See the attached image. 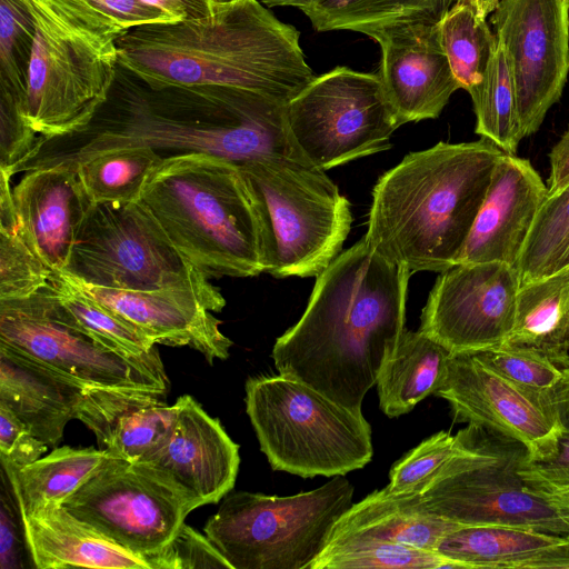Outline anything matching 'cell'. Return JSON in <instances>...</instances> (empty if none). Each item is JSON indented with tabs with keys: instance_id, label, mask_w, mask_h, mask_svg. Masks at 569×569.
<instances>
[{
	"instance_id": "cb8c5ba5",
	"label": "cell",
	"mask_w": 569,
	"mask_h": 569,
	"mask_svg": "<svg viewBox=\"0 0 569 569\" xmlns=\"http://www.w3.org/2000/svg\"><path fill=\"white\" fill-rule=\"evenodd\" d=\"M26 549L38 569H150L146 559L116 543L61 505L21 518Z\"/></svg>"
},
{
	"instance_id": "f5cc1de1",
	"label": "cell",
	"mask_w": 569,
	"mask_h": 569,
	"mask_svg": "<svg viewBox=\"0 0 569 569\" xmlns=\"http://www.w3.org/2000/svg\"><path fill=\"white\" fill-rule=\"evenodd\" d=\"M536 492L540 493L556 512L569 523V488L551 492Z\"/></svg>"
},
{
	"instance_id": "603a6c76",
	"label": "cell",
	"mask_w": 569,
	"mask_h": 569,
	"mask_svg": "<svg viewBox=\"0 0 569 569\" xmlns=\"http://www.w3.org/2000/svg\"><path fill=\"white\" fill-rule=\"evenodd\" d=\"M84 389L24 353L0 343V403L48 447L78 418Z\"/></svg>"
},
{
	"instance_id": "74e56055",
	"label": "cell",
	"mask_w": 569,
	"mask_h": 569,
	"mask_svg": "<svg viewBox=\"0 0 569 569\" xmlns=\"http://www.w3.org/2000/svg\"><path fill=\"white\" fill-rule=\"evenodd\" d=\"M405 569V568H460L437 553L411 545L362 540L350 541L325 549L310 569Z\"/></svg>"
},
{
	"instance_id": "91938a15",
	"label": "cell",
	"mask_w": 569,
	"mask_h": 569,
	"mask_svg": "<svg viewBox=\"0 0 569 569\" xmlns=\"http://www.w3.org/2000/svg\"><path fill=\"white\" fill-rule=\"evenodd\" d=\"M563 1H565V2L567 3V6L569 7V0H563Z\"/></svg>"
},
{
	"instance_id": "5bb4252c",
	"label": "cell",
	"mask_w": 569,
	"mask_h": 569,
	"mask_svg": "<svg viewBox=\"0 0 569 569\" xmlns=\"http://www.w3.org/2000/svg\"><path fill=\"white\" fill-rule=\"evenodd\" d=\"M0 343L84 390L169 391L162 362L127 359L107 349L71 320L47 286L27 298L0 300Z\"/></svg>"
},
{
	"instance_id": "484cf974",
	"label": "cell",
	"mask_w": 569,
	"mask_h": 569,
	"mask_svg": "<svg viewBox=\"0 0 569 569\" xmlns=\"http://www.w3.org/2000/svg\"><path fill=\"white\" fill-rule=\"evenodd\" d=\"M502 346L535 350L560 368L569 363V264L520 286L513 327Z\"/></svg>"
},
{
	"instance_id": "7c38bea8",
	"label": "cell",
	"mask_w": 569,
	"mask_h": 569,
	"mask_svg": "<svg viewBox=\"0 0 569 569\" xmlns=\"http://www.w3.org/2000/svg\"><path fill=\"white\" fill-rule=\"evenodd\" d=\"M286 116L299 153L325 171L389 149L399 128L380 74L347 67L315 77Z\"/></svg>"
},
{
	"instance_id": "2e32d148",
	"label": "cell",
	"mask_w": 569,
	"mask_h": 569,
	"mask_svg": "<svg viewBox=\"0 0 569 569\" xmlns=\"http://www.w3.org/2000/svg\"><path fill=\"white\" fill-rule=\"evenodd\" d=\"M519 288L511 264L457 263L438 276L419 330L451 353L499 348L512 330Z\"/></svg>"
},
{
	"instance_id": "6f0895ef",
	"label": "cell",
	"mask_w": 569,
	"mask_h": 569,
	"mask_svg": "<svg viewBox=\"0 0 569 569\" xmlns=\"http://www.w3.org/2000/svg\"><path fill=\"white\" fill-rule=\"evenodd\" d=\"M567 264H569V249L567 250L566 254H565V256H563V258L561 259V261H560V263H559V268H558V270H559L560 268H562V267L567 266ZM558 270H557V271H558Z\"/></svg>"
},
{
	"instance_id": "ac0fdd59",
	"label": "cell",
	"mask_w": 569,
	"mask_h": 569,
	"mask_svg": "<svg viewBox=\"0 0 569 569\" xmlns=\"http://www.w3.org/2000/svg\"><path fill=\"white\" fill-rule=\"evenodd\" d=\"M438 24L407 21L366 33L380 44V77L399 127L438 118L460 89L442 49Z\"/></svg>"
},
{
	"instance_id": "ffe728a7",
	"label": "cell",
	"mask_w": 569,
	"mask_h": 569,
	"mask_svg": "<svg viewBox=\"0 0 569 569\" xmlns=\"http://www.w3.org/2000/svg\"><path fill=\"white\" fill-rule=\"evenodd\" d=\"M64 273L84 293L131 322L156 345L189 347L203 355L210 365L230 355L232 341L220 330L221 321L191 291L111 289Z\"/></svg>"
},
{
	"instance_id": "8fae6325",
	"label": "cell",
	"mask_w": 569,
	"mask_h": 569,
	"mask_svg": "<svg viewBox=\"0 0 569 569\" xmlns=\"http://www.w3.org/2000/svg\"><path fill=\"white\" fill-rule=\"evenodd\" d=\"M63 271L103 288L191 291L212 312L226 306L220 290L140 201L94 204Z\"/></svg>"
},
{
	"instance_id": "f6af8a7d",
	"label": "cell",
	"mask_w": 569,
	"mask_h": 569,
	"mask_svg": "<svg viewBox=\"0 0 569 569\" xmlns=\"http://www.w3.org/2000/svg\"><path fill=\"white\" fill-rule=\"evenodd\" d=\"M520 475L535 491L551 492L569 488V432L561 431L557 450L551 457L527 461Z\"/></svg>"
},
{
	"instance_id": "7402d4cb",
	"label": "cell",
	"mask_w": 569,
	"mask_h": 569,
	"mask_svg": "<svg viewBox=\"0 0 569 569\" xmlns=\"http://www.w3.org/2000/svg\"><path fill=\"white\" fill-rule=\"evenodd\" d=\"M174 403L177 420L170 437L144 461L169 472L200 507L217 503L234 487L239 446L191 396L183 395Z\"/></svg>"
},
{
	"instance_id": "681fc988",
	"label": "cell",
	"mask_w": 569,
	"mask_h": 569,
	"mask_svg": "<svg viewBox=\"0 0 569 569\" xmlns=\"http://www.w3.org/2000/svg\"><path fill=\"white\" fill-rule=\"evenodd\" d=\"M171 14L174 20L208 17L214 6L212 0H143Z\"/></svg>"
},
{
	"instance_id": "4316f807",
	"label": "cell",
	"mask_w": 569,
	"mask_h": 569,
	"mask_svg": "<svg viewBox=\"0 0 569 569\" xmlns=\"http://www.w3.org/2000/svg\"><path fill=\"white\" fill-rule=\"evenodd\" d=\"M451 352L420 330H405L385 361L377 389L379 406L390 418L411 411L441 386Z\"/></svg>"
},
{
	"instance_id": "11a10c76",
	"label": "cell",
	"mask_w": 569,
	"mask_h": 569,
	"mask_svg": "<svg viewBox=\"0 0 569 569\" xmlns=\"http://www.w3.org/2000/svg\"><path fill=\"white\" fill-rule=\"evenodd\" d=\"M500 0H475V6L480 17L487 18L493 12Z\"/></svg>"
},
{
	"instance_id": "7dc6e473",
	"label": "cell",
	"mask_w": 569,
	"mask_h": 569,
	"mask_svg": "<svg viewBox=\"0 0 569 569\" xmlns=\"http://www.w3.org/2000/svg\"><path fill=\"white\" fill-rule=\"evenodd\" d=\"M13 498L7 499L1 496V532H0V562L1 569L22 568L21 546L26 541H20L19 530L14 518V510L10 505Z\"/></svg>"
},
{
	"instance_id": "ab89813d",
	"label": "cell",
	"mask_w": 569,
	"mask_h": 569,
	"mask_svg": "<svg viewBox=\"0 0 569 569\" xmlns=\"http://www.w3.org/2000/svg\"><path fill=\"white\" fill-rule=\"evenodd\" d=\"M455 436L439 431L407 452L390 470L387 487L395 493L422 492L450 458Z\"/></svg>"
},
{
	"instance_id": "7a4b0ae2",
	"label": "cell",
	"mask_w": 569,
	"mask_h": 569,
	"mask_svg": "<svg viewBox=\"0 0 569 569\" xmlns=\"http://www.w3.org/2000/svg\"><path fill=\"white\" fill-rule=\"evenodd\" d=\"M411 271L373 251L362 237L318 276L298 322L271 357L279 375L362 413L366 393L406 330Z\"/></svg>"
},
{
	"instance_id": "7bdbcfd3",
	"label": "cell",
	"mask_w": 569,
	"mask_h": 569,
	"mask_svg": "<svg viewBox=\"0 0 569 569\" xmlns=\"http://www.w3.org/2000/svg\"><path fill=\"white\" fill-rule=\"evenodd\" d=\"M37 138L24 101L0 89V170L9 172L18 164L32 150Z\"/></svg>"
},
{
	"instance_id": "c3c4849f",
	"label": "cell",
	"mask_w": 569,
	"mask_h": 569,
	"mask_svg": "<svg viewBox=\"0 0 569 569\" xmlns=\"http://www.w3.org/2000/svg\"><path fill=\"white\" fill-rule=\"evenodd\" d=\"M550 172L548 193H553L569 183V127L549 153Z\"/></svg>"
},
{
	"instance_id": "9f6ffc18",
	"label": "cell",
	"mask_w": 569,
	"mask_h": 569,
	"mask_svg": "<svg viewBox=\"0 0 569 569\" xmlns=\"http://www.w3.org/2000/svg\"><path fill=\"white\" fill-rule=\"evenodd\" d=\"M237 1H239V0H212L214 7L230 4V3H233Z\"/></svg>"
},
{
	"instance_id": "f907efd6",
	"label": "cell",
	"mask_w": 569,
	"mask_h": 569,
	"mask_svg": "<svg viewBox=\"0 0 569 569\" xmlns=\"http://www.w3.org/2000/svg\"><path fill=\"white\" fill-rule=\"evenodd\" d=\"M547 393L561 431L569 432V363L561 368L559 380Z\"/></svg>"
},
{
	"instance_id": "db71d44e",
	"label": "cell",
	"mask_w": 569,
	"mask_h": 569,
	"mask_svg": "<svg viewBox=\"0 0 569 569\" xmlns=\"http://www.w3.org/2000/svg\"><path fill=\"white\" fill-rule=\"evenodd\" d=\"M316 1L317 0H260V2L268 7L291 6L302 11L310 8Z\"/></svg>"
},
{
	"instance_id": "bcb514c9",
	"label": "cell",
	"mask_w": 569,
	"mask_h": 569,
	"mask_svg": "<svg viewBox=\"0 0 569 569\" xmlns=\"http://www.w3.org/2000/svg\"><path fill=\"white\" fill-rule=\"evenodd\" d=\"M124 30L137 27L176 21L174 18L143 0H87Z\"/></svg>"
},
{
	"instance_id": "816d5d0a",
	"label": "cell",
	"mask_w": 569,
	"mask_h": 569,
	"mask_svg": "<svg viewBox=\"0 0 569 569\" xmlns=\"http://www.w3.org/2000/svg\"><path fill=\"white\" fill-rule=\"evenodd\" d=\"M559 568L569 569V536L540 551L526 569Z\"/></svg>"
},
{
	"instance_id": "6da1fadb",
	"label": "cell",
	"mask_w": 569,
	"mask_h": 569,
	"mask_svg": "<svg viewBox=\"0 0 569 569\" xmlns=\"http://www.w3.org/2000/svg\"><path fill=\"white\" fill-rule=\"evenodd\" d=\"M287 103L239 88H154L118 64L107 99L89 122L59 137L38 136L10 170L79 162L114 149L148 147L162 157L208 153L237 166L267 158L307 162L295 147Z\"/></svg>"
},
{
	"instance_id": "836d02e7",
	"label": "cell",
	"mask_w": 569,
	"mask_h": 569,
	"mask_svg": "<svg viewBox=\"0 0 569 569\" xmlns=\"http://www.w3.org/2000/svg\"><path fill=\"white\" fill-rule=\"evenodd\" d=\"M164 157L148 147H126L92 156L77 166L96 204L138 201Z\"/></svg>"
},
{
	"instance_id": "f546056e",
	"label": "cell",
	"mask_w": 569,
	"mask_h": 569,
	"mask_svg": "<svg viewBox=\"0 0 569 569\" xmlns=\"http://www.w3.org/2000/svg\"><path fill=\"white\" fill-rule=\"evenodd\" d=\"M166 392L139 390L123 409L96 435L101 449L128 461H144L170 437L177 406L166 403Z\"/></svg>"
},
{
	"instance_id": "4dcf8cb0",
	"label": "cell",
	"mask_w": 569,
	"mask_h": 569,
	"mask_svg": "<svg viewBox=\"0 0 569 569\" xmlns=\"http://www.w3.org/2000/svg\"><path fill=\"white\" fill-rule=\"evenodd\" d=\"M47 287L71 320L107 349L127 359L162 362L148 336L84 293L63 271H53Z\"/></svg>"
},
{
	"instance_id": "8d00e7d4",
	"label": "cell",
	"mask_w": 569,
	"mask_h": 569,
	"mask_svg": "<svg viewBox=\"0 0 569 569\" xmlns=\"http://www.w3.org/2000/svg\"><path fill=\"white\" fill-rule=\"evenodd\" d=\"M569 249V183L547 194L516 269L520 286L552 274Z\"/></svg>"
},
{
	"instance_id": "ee69618b",
	"label": "cell",
	"mask_w": 569,
	"mask_h": 569,
	"mask_svg": "<svg viewBox=\"0 0 569 569\" xmlns=\"http://www.w3.org/2000/svg\"><path fill=\"white\" fill-rule=\"evenodd\" d=\"M48 446L34 437L26 425L0 403V458L2 471L20 469L39 458Z\"/></svg>"
},
{
	"instance_id": "3957f363",
	"label": "cell",
	"mask_w": 569,
	"mask_h": 569,
	"mask_svg": "<svg viewBox=\"0 0 569 569\" xmlns=\"http://www.w3.org/2000/svg\"><path fill=\"white\" fill-rule=\"evenodd\" d=\"M119 64L154 88L229 87L288 103L313 79L299 31L258 0L208 17L150 23L118 40Z\"/></svg>"
},
{
	"instance_id": "30bf717a",
	"label": "cell",
	"mask_w": 569,
	"mask_h": 569,
	"mask_svg": "<svg viewBox=\"0 0 569 569\" xmlns=\"http://www.w3.org/2000/svg\"><path fill=\"white\" fill-rule=\"evenodd\" d=\"M353 490L339 475L292 496L238 491L222 500L203 530L232 569H310L353 505Z\"/></svg>"
},
{
	"instance_id": "f1b7e54d",
	"label": "cell",
	"mask_w": 569,
	"mask_h": 569,
	"mask_svg": "<svg viewBox=\"0 0 569 569\" xmlns=\"http://www.w3.org/2000/svg\"><path fill=\"white\" fill-rule=\"evenodd\" d=\"M563 536L493 526H462L441 538L435 551L463 569H526Z\"/></svg>"
},
{
	"instance_id": "d4e9b609",
	"label": "cell",
	"mask_w": 569,
	"mask_h": 569,
	"mask_svg": "<svg viewBox=\"0 0 569 569\" xmlns=\"http://www.w3.org/2000/svg\"><path fill=\"white\" fill-rule=\"evenodd\" d=\"M460 527L429 511L421 492L395 493L386 486L353 503L338 519L325 549L350 541L380 540L435 551L443 536Z\"/></svg>"
},
{
	"instance_id": "d590c367",
	"label": "cell",
	"mask_w": 569,
	"mask_h": 569,
	"mask_svg": "<svg viewBox=\"0 0 569 569\" xmlns=\"http://www.w3.org/2000/svg\"><path fill=\"white\" fill-rule=\"evenodd\" d=\"M438 26L452 73L460 89L469 91L482 80L497 36L469 2H456Z\"/></svg>"
},
{
	"instance_id": "52a82bcc",
	"label": "cell",
	"mask_w": 569,
	"mask_h": 569,
	"mask_svg": "<svg viewBox=\"0 0 569 569\" xmlns=\"http://www.w3.org/2000/svg\"><path fill=\"white\" fill-rule=\"evenodd\" d=\"M239 169L257 218L263 272L318 277L349 234L350 202L308 162L267 158Z\"/></svg>"
},
{
	"instance_id": "e575fe53",
	"label": "cell",
	"mask_w": 569,
	"mask_h": 569,
	"mask_svg": "<svg viewBox=\"0 0 569 569\" xmlns=\"http://www.w3.org/2000/svg\"><path fill=\"white\" fill-rule=\"evenodd\" d=\"M476 114L475 132L495 142L509 154H517L522 136L516 89L502 44L492 53L482 80L468 91Z\"/></svg>"
},
{
	"instance_id": "277c9868",
	"label": "cell",
	"mask_w": 569,
	"mask_h": 569,
	"mask_svg": "<svg viewBox=\"0 0 569 569\" xmlns=\"http://www.w3.org/2000/svg\"><path fill=\"white\" fill-rule=\"evenodd\" d=\"M505 153L481 137L407 154L373 187L367 244L411 273L457 264Z\"/></svg>"
},
{
	"instance_id": "b9f144b4",
	"label": "cell",
	"mask_w": 569,
	"mask_h": 569,
	"mask_svg": "<svg viewBox=\"0 0 569 569\" xmlns=\"http://www.w3.org/2000/svg\"><path fill=\"white\" fill-rule=\"evenodd\" d=\"M144 559L150 569H232L207 536L184 522L164 547Z\"/></svg>"
},
{
	"instance_id": "4fadbf2b",
	"label": "cell",
	"mask_w": 569,
	"mask_h": 569,
	"mask_svg": "<svg viewBox=\"0 0 569 569\" xmlns=\"http://www.w3.org/2000/svg\"><path fill=\"white\" fill-rule=\"evenodd\" d=\"M61 506L143 558L164 547L187 516L200 507L162 468L114 456Z\"/></svg>"
},
{
	"instance_id": "9a60e30c",
	"label": "cell",
	"mask_w": 569,
	"mask_h": 569,
	"mask_svg": "<svg viewBox=\"0 0 569 569\" xmlns=\"http://www.w3.org/2000/svg\"><path fill=\"white\" fill-rule=\"evenodd\" d=\"M491 24L513 77L522 138L537 132L569 74V7L563 0H500Z\"/></svg>"
},
{
	"instance_id": "44dd1931",
	"label": "cell",
	"mask_w": 569,
	"mask_h": 569,
	"mask_svg": "<svg viewBox=\"0 0 569 569\" xmlns=\"http://www.w3.org/2000/svg\"><path fill=\"white\" fill-rule=\"evenodd\" d=\"M12 194L28 242L52 271H63L96 204L78 169L57 164L26 171Z\"/></svg>"
},
{
	"instance_id": "d6986e66",
	"label": "cell",
	"mask_w": 569,
	"mask_h": 569,
	"mask_svg": "<svg viewBox=\"0 0 569 569\" xmlns=\"http://www.w3.org/2000/svg\"><path fill=\"white\" fill-rule=\"evenodd\" d=\"M547 193V183L529 159L501 156L458 263L516 267Z\"/></svg>"
},
{
	"instance_id": "9c48e42d",
	"label": "cell",
	"mask_w": 569,
	"mask_h": 569,
	"mask_svg": "<svg viewBox=\"0 0 569 569\" xmlns=\"http://www.w3.org/2000/svg\"><path fill=\"white\" fill-rule=\"evenodd\" d=\"M526 447L468 423L450 458L421 492L435 515L462 526H493L569 536V523L520 475Z\"/></svg>"
},
{
	"instance_id": "e0dca14e",
	"label": "cell",
	"mask_w": 569,
	"mask_h": 569,
	"mask_svg": "<svg viewBox=\"0 0 569 569\" xmlns=\"http://www.w3.org/2000/svg\"><path fill=\"white\" fill-rule=\"evenodd\" d=\"M435 395L450 405L456 421L478 425L522 443L529 461L548 459L557 450L561 428L547 391L498 375L472 352L451 353Z\"/></svg>"
},
{
	"instance_id": "ba28073f",
	"label": "cell",
	"mask_w": 569,
	"mask_h": 569,
	"mask_svg": "<svg viewBox=\"0 0 569 569\" xmlns=\"http://www.w3.org/2000/svg\"><path fill=\"white\" fill-rule=\"evenodd\" d=\"M246 411L271 468L302 478L335 477L372 459L371 427L363 415L284 376L251 377Z\"/></svg>"
},
{
	"instance_id": "60d3db41",
	"label": "cell",
	"mask_w": 569,
	"mask_h": 569,
	"mask_svg": "<svg viewBox=\"0 0 569 569\" xmlns=\"http://www.w3.org/2000/svg\"><path fill=\"white\" fill-rule=\"evenodd\" d=\"M472 353L498 375L533 390L548 391L561 376V368L535 350L501 346Z\"/></svg>"
},
{
	"instance_id": "680465c9",
	"label": "cell",
	"mask_w": 569,
	"mask_h": 569,
	"mask_svg": "<svg viewBox=\"0 0 569 569\" xmlns=\"http://www.w3.org/2000/svg\"><path fill=\"white\" fill-rule=\"evenodd\" d=\"M457 2H469V3H472L475 6V0H458Z\"/></svg>"
},
{
	"instance_id": "8992f818",
	"label": "cell",
	"mask_w": 569,
	"mask_h": 569,
	"mask_svg": "<svg viewBox=\"0 0 569 569\" xmlns=\"http://www.w3.org/2000/svg\"><path fill=\"white\" fill-rule=\"evenodd\" d=\"M34 23L26 111L43 138L74 132L114 81L127 31L87 0H24Z\"/></svg>"
},
{
	"instance_id": "d6a6232c",
	"label": "cell",
	"mask_w": 569,
	"mask_h": 569,
	"mask_svg": "<svg viewBox=\"0 0 569 569\" xmlns=\"http://www.w3.org/2000/svg\"><path fill=\"white\" fill-rule=\"evenodd\" d=\"M11 178L0 170V300L30 297L47 286L53 272L23 233Z\"/></svg>"
},
{
	"instance_id": "f35d334b",
	"label": "cell",
	"mask_w": 569,
	"mask_h": 569,
	"mask_svg": "<svg viewBox=\"0 0 569 569\" xmlns=\"http://www.w3.org/2000/svg\"><path fill=\"white\" fill-rule=\"evenodd\" d=\"M33 42L34 23L24 0H0V89L24 104Z\"/></svg>"
},
{
	"instance_id": "1f68e13d",
	"label": "cell",
	"mask_w": 569,
	"mask_h": 569,
	"mask_svg": "<svg viewBox=\"0 0 569 569\" xmlns=\"http://www.w3.org/2000/svg\"><path fill=\"white\" fill-rule=\"evenodd\" d=\"M458 0H317L305 14L317 31L370 30L398 22L439 23Z\"/></svg>"
},
{
	"instance_id": "5b68a950",
	"label": "cell",
	"mask_w": 569,
	"mask_h": 569,
	"mask_svg": "<svg viewBox=\"0 0 569 569\" xmlns=\"http://www.w3.org/2000/svg\"><path fill=\"white\" fill-rule=\"evenodd\" d=\"M138 201L208 278L263 272L256 213L236 163L208 153L164 157Z\"/></svg>"
},
{
	"instance_id": "83f0119b",
	"label": "cell",
	"mask_w": 569,
	"mask_h": 569,
	"mask_svg": "<svg viewBox=\"0 0 569 569\" xmlns=\"http://www.w3.org/2000/svg\"><path fill=\"white\" fill-rule=\"evenodd\" d=\"M110 457L104 449L56 447L38 460L13 471H2L11 488L19 516L61 505Z\"/></svg>"
}]
</instances>
